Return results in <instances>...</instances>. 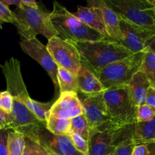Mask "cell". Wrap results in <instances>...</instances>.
Returning <instances> with one entry per match:
<instances>
[{"label":"cell","instance_id":"cell-5","mask_svg":"<svg viewBox=\"0 0 155 155\" xmlns=\"http://www.w3.org/2000/svg\"><path fill=\"white\" fill-rule=\"evenodd\" d=\"M120 19L155 33L154 5L150 0H104Z\"/></svg>","mask_w":155,"mask_h":155},{"label":"cell","instance_id":"cell-26","mask_svg":"<svg viewBox=\"0 0 155 155\" xmlns=\"http://www.w3.org/2000/svg\"><path fill=\"white\" fill-rule=\"evenodd\" d=\"M155 117V110L148 104L138 106L136 110V123L147 122Z\"/></svg>","mask_w":155,"mask_h":155},{"label":"cell","instance_id":"cell-33","mask_svg":"<svg viewBox=\"0 0 155 155\" xmlns=\"http://www.w3.org/2000/svg\"><path fill=\"white\" fill-rule=\"evenodd\" d=\"M131 155H149V150L146 144H139L133 147Z\"/></svg>","mask_w":155,"mask_h":155},{"label":"cell","instance_id":"cell-12","mask_svg":"<svg viewBox=\"0 0 155 155\" xmlns=\"http://www.w3.org/2000/svg\"><path fill=\"white\" fill-rule=\"evenodd\" d=\"M120 29L122 34L121 45L133 54L146 51L147 45L155 33L141 28L124 19L120 20Z\"/></svg>","mask_w":155,"mask_h":155},{"label":"cell","instance_id":"cell-21","mask_svg":"<svg viewBox=\"0 0 155 155\" xmlns=\"http://www.w3.org/2000/svg\"><path fill=\"white\" fill-rule=\"evenodd\" d=\"M45 129L55 136H68L72 132L71 121L48 116L45 123Z\"/></svg>","mask_w":155,"mask_h":155},{"label":"cell","instance_id":"cell-35","mask_svg":"<svg viewBox=\"0 0 155 155\" xmlns=\"http://www.w3.org/2000/svg\"><path fill=\"white\" fill-rule=\"evenodd\" d=\"M21 4L27 7L33 8H38L39 7V5L33 0H21Z\"/></svg>","mask_w":155,"mask_h":155},{"label":"cell","instance_id":"cell-2","mask_svg":"<svg viewBox=\"0 0 155 155\" xmlns=\"http://www.w3.org/2000/svg\"><path fill=\"white\" fill-rule=\"evenodd\" d=\"M5 76L7 91L13 99L24 104L38 119L45 124L53 101L48 103L39 102L30 97L21 71V63L15 58H11L4 64L0 65Z\"/></svg>","mask_w":155,"mask_h":155},{"label":"cell","instance_id":"cell-39","mask_svg":"<svg viewBox=\"0 0 155 155\" xmlns=\"http://www.w3.org/2000/svg\"><path fill=\"white\" fill-rule=\"evenodd\" d=\"M48 151H50V153H51V155H58L57 154H55V153H54V152H53V151H50V150H48Z\"/></svg>","mask_w":155,"mask_h":155},{"label":"cell","instance_id":"cell-32","mask_svg":"<svg viewBox=\"0 0 155 155\" xmlns=\"http://www.w3.org/2000/svg\"><path fill=\"white\" fill-rule=\"evenodd\" d=\"M145 104L155 110V86H151L148 89Z\"/></svg>","mask_w":155,"mask_h":155},{"label":"cell","instance_id":"cell-22","mask_svg":"<svg viewBox=\"0 0 155 155\" xmlns=\"http://www.w3.org/2000/svg\"><path fill=\"white\" fill-rule=\"evenodd\" d=\"M25 139L22 134L10 130L8 138L9 155H23L25 149Z\"/></svg>","mask_w":155,"mask_h":155},{"label":"cell","instance_id":"cell-37","mask_svg":"<svg viewBox=\"0 0 155 155\" xmlns=\"http://www.w3.org/2000/svg\"><path fill=\"white\" fill-rule=\"evenodd\" d=\"M147 49L155 53V36L148 41V45H147Z\"/></svg>","mask_w":155,"mask_h":155},{"label":"cell","instance_id":"cell-29","mask_svg":"<svg viewBox=\"0 0 155 155\" xmlns=\"http://www.w3.org/2000/svg\"><path fill=\"white\" fill-rule=\"evenodd\" d=\"M13 107V98L7 90L0 92V110L6 114L12 113Z\"/></svg>","mask_w":155,"mask_h":155},{"label":"cell","instance_id":"cell-36","mask_svg":"<svg viewBox=\"0 0 155 155\" xmlns=\"http://www.w3.org/2000/svg\"><path fill=\"white\" fill-rule=\"evenodd\" d=\"M2 2L9 8L10 5H15L16 7L21 5V0H1Z\"/></svg>","mask_w":155,"mask_h":155},{"label":"cell","instance_id":"cell-10","mask_svg":"<svg viewBox=\"0 0 155 155\" xmlns=\"http://www.w3.org/2000/svg\"><path fill=\"white\" fill-rule=\"evenodd\" d=\"M20 45L26 54L36 61L47 71L57 91L58 88L57 80L58 65L48 52L46 45H43L36 37L21 39Z\"/></svg>","mask_w":155,"mask_h":155},{"label":"cell","instance_id":"cell-23","mask_svg":"<svg viewBox=\"0 0 155 155\" xmlns=\"http://www.w3.org/2000/svg\"><path fill=\"white\" fill-rule=\"evenodd\" d=\"M139 71L146 76L151 86H155V53L148 49L145 51Z\"/></svg>","mask_w":155,"mask_h":155},{"label":"cell","instance_id":"cell-28","mask_svg":"<svg viewBox=\"0 0 155 155\" xmlns=\"http://www.w3.org/2000/svg\"><path fill=\"white\" fill-rule=\"evenodd\" d=\"M16 18L14 15L13 11L3 4L0 0V28H2L4 23H11L15 25Z\"/></svg>","mask_w":155,"mask_h":155},{"label":"cell","instance_id":"cell-4","mask_svg":"<svg viewBox=\"0 0 155 155\" xmlns=\"http://www.w3.org/2000/svg\"><path fill=\"white\" fill-rule=\"evenodd\" d=\"M16 18L15 26L17 27L21 39H31L38 34L47 39L58 37L57 32L50 21V13L41 8L27 7L21 4L13 11Z\"/></svg>","mask_w":155,"mask_h":155},{"label":"cell","instance_id":"cell-19","mask_svg":"<svg viewBox=\"0 0 155 155\" xmlns=\"http://www.w3.org/2000/svg\"><path fill=\"white\" fill-rule=\"evenodd\" d=\"M132 142L134 145L155 143V117L147 122L135 123Z\"/></svg>","mask_w":155,"mask_h":155},{"label":"cell","instance_id":"cell-25","mask_svg":"<svg viewBox=\"0 0 155 155\" xmlns=\"http://www.w3.org/2000/svg\"><path fill=\"white\" fill-rule=\"evenodd\" d=\"M23 155H51L45 147L30 139H25V149Z\"/></svg>","mask_w":155,"mask_h":155},{"label":"cell","instance_id":"cell-1","mask_svg":"<svg viewBox=\"0 0 155 155\" xmlns=\"http://www.w3.org/2000/svg\"><path fill=\"white\" fill-rule=\"evenodd\" d=\"M71 42L80 53L81 64L95 75L107 65L133 54L121 44L109 39L94 42Z\"/></svg>","mask_w":155,"mask_h":155},{"label":"cell","instance_id":"cell-18","mask_svg":"<svg viewBox=\"0 0 155 155\" xmlns=\"http://www.w3.org/2000/svg\"><path fill=\"white\" fill-rule=\"evenodd\" d=\"M149 80L141 71H138L129 84L130 96L136 107L145 104L148 89L151 86Z\"/></svg>","mask_w":155,"mask_h":155},{"label":"cell","instance_id":"cell-41","mask_svg":"<svg viewBox=\"0 0 155 155\" xmlns=\"http://www.w3.org/2000/svg\"><path fill=\"white\" fill-rule=\"evenodd\" d=\"M110 155H115V153H114V154H110Z\"/></svg>","mask_w":155,"mask_h":155},{"label":"cell","instance_id":"cell-16","mask_svg":"<svg viewBox=\"0 0 155 155\" xmlns=\"http://www.w3.org/2000/svg\"><path fill=\"white\" fill-rule=\"evenodd\" d=\"M88 7L79 5L77 12H74L73 15L78 18L81 22L89 28L98 32L108 39L106 33L105 27L102 20L101 10L94 5L88 3Z\"/></svg>","mask_w":155,"mask_h":155},{"label":"cell","instance_id":"cell-40","mask_svg":"<svg viewBox=\"0 0 155 155\" xmlns=\"http://www.w3.org/2000/svg\"><path fill=\"white\" fill-rule=\"evenodd\" d=\"M154 14H155V5L154 6Z\"/></svg>","mask_w":155,"mask_h":155},{"label":"cell","instance_id":"cell-30","mask_svg":"<svg viewBox=\"0 0 155 155\" xmlns=\"http://www.w3.org/2000/svg\"><path fill=\"white\" fill-rule=\"evenodd\" d=\"M134 145L131 139L123 140L117 147L115 155H131Z\"/></svg>","mask_w":155,"mask_h":155},{"label":"cell","instance_id":"cell-24","mask_svg":"<svg viewBox=\"0 0 155 155\" xmlns=\"http://www.w3.org/2000/svg\"><path fill=\"white\" fill-rule=\"evenodd\" d=\"M71 121V130L72 132L77 133L86 141H88L89 136V129L87 120L84 114L80 115L78 117L73 118Z\"/></svg>","mask_w":155,"mask_h":155},{"label":"cell","instance_id":"cell-15","mask_svg":"<svg viewBox=\"0 0 155 155\" xmlns=\"http://www.w3.org/2000/svg\"><path fill=\"white\" fill-rule=\"evenodd\" d=\"M87 2L99 8L107 37L110 40L120 44L122 41V34L120 29L119 23L120 18L119 16L107 5L104 0H90Z\"/></svg>","mask_w":155,"mask_h":155},{"label":"cell","instance_id":"cell-20","mask_svg":"<svg viewBox=\"0 0 155 155\" xmlns=\"http://www.w3.org/2000/svg\"><path fill=\"white\" fill-rule=\"evenodd\" d=\"M57 80L60 94L64 92H78L77 76L61 67L58 66Z\"/></svg>","mask_w":155,"mask_h":155},{"label":"cell","instance_id":"cell-9","mask_svg":"<svg viewBox=\"0 0 155 155\" xmlns=\"http://www.w3.org/2000/svg\"><path fill=\"white\" fill-rule=\"evenodd\" d=\"M46 47L58 66L65 68L77 76L81 68V59L79 51L70 41L52 37L48 40Z\"/></svg>","mask_w":155,"mask_h":155},{"label":"cell","instance_id":"cell-3","mask_svg":"<svg viewBox=\"0 0 155 155\" xmlns=\"http://www.w3.org/2000/svg\"><path fill=\"white\" fill-rule=\"evenodd\" d=\"M50 21L58 36L71 42H94L107 39L98 32L85 25L58 2H53Z\"/></svg>","mask_w":155,"mask_h":155},{"label":"cell","instance_id":"cell-17","mask_svg":"<svg viewBox=\"0 0 155 155\" xmlns=\"http://www.w3.org/2000/svg\"><path fill=\"white\" fill-rule=\"evenodd\" d=\"M77 81L78 88L77 93L91 95L105 91L96 75L83 64H81V68L77 74Z\"/></svg>","mask_w":155,"mask_h":155},{"label":"cell","instance_id":"cell-7","mask_svg":"<svg viewBox=\"0 0 155 155\" xmlns=\"http://www.w3.org/2000/svg\"><path fill=\"white\" fill-rule=\"evenodd\" d=\"M145 54V51L135 53L101 69L96 77L105 90L113 87L129 86L133 76L139 71Z\"/></svg>","mask_w":155,"mask_h":155},{"label":"cell","instance_id":"cell-31","mask_svg":"<svg viewBox=\"0 0 155 155\" xmlns=\"http://www.w3.org/2000/svg\"><path fill=\"white\" fill-rule=\"evenodd\" d=\"M10 130H0V155H9L8 138Z\"/></svg>","mask_w":155,"mask_h":155},{"label":"cell","instance_id":"cell-6","mask_svg":"<svg viewBox=\"0 0 155 155\" xmlns=\"http://www.w3.org/2000/svg\"><path fill=\"white\" fill-rule=\"evenodd\" d=\"M103 96L114 124L124 128L136 123L137 107L130 96L129 86L106 89Z\"/></svg>","mask_w":155,"mask_h":155},{"label":"cell","instance_id":"cell-11","mask_svg":"<svg viewBox=\"0 0 155 155\" xmlns=\"http://www.w3.org/2000/svg\"><path fill=\"white\" fill-rule=\"evenodd\" d=\"M83 95L84 97L82 99L79 98L83 104L84 115L90 130H94L107 123L112 122L104 101L103 92L95 95Z\"/></svg>","mask_w":155,"mask_h":155},{"label":"cell","instance_id":"cell-34","mask_svg":"<svg viewBox=\"0 0 155 155\" xmlns=\"http://www.w3.org/2000/svg\"><path fill=\"white\" fill-rule=\"evenodd\" d=\"M9 130V119L8 114H5L0 110V130Z\"/></svg>","mask_w":155,"mask_h":155},{"label":"cell","instance_id":"cell-14","mask_svg":"<svg viewBox=\"0 0 155 155\" xmlns=\"http://www.w3.org/2000/svg\"><path fill=\"white\" fill-rule=\"evenodd\" d=\"M39 144L58 155H84L77 151L68 136H55L46 129L41 132Z\"/></svg>","mask_w":155,"mask_h":155},{"label":"cell","instance_id":"cell-38","mask_svg":"<svg viewBox=\"0 0 155 155\" xmlns=\"http://www.w3.org/2000/svg\"><path fill=\"white\" fill-rule=\"evenodd\" d=\"M147 145L149 150V155H155V143L148 144Z\"/></svg>","mask_w":155,"mask_h":155},{"label":"cell","instance_id":"cell-13","mask_svg":"<svg viewBox=\"0 0 155 155\" xmlns=\"http://www.w3.org/2000/svg\"><path fill=\"white\" fill-rule=\"evenodd\" d=\"M82 114H84V110L78 94L68 92L60 94L57 101L53 103L48 116L59 119L71 120Z\"/></svg>","mask_w":155,"mask_h":155},{"label":"cell","instance_id":"cell-8","mask_svg":"<svg viewBox=\"0 0 155 155\" xmlns=\"http://www.w3.org/2000/svg\"><path fill=\"white\" fill-rule=\"evenodd\" d=\"M126 127L120 128L110 122L90 130L87 141L89 155H110L115 153L117 147L124 140L123 135Z\"/></svg>","mask_w":155,"mask_h":155},{"label":"cell","instance_id":"cell-27","mask_svg":"<svg viewBox=\"0 0 155 155\" xmlns=\"http://www.w3.org/2000/svg\"><path fill=\"white\" fill-rule=\"evenodd\" d=\"M68 136L70 138L73 145L77 148V151H79L84 155H89V148H88L87 141L85 140L83 137H81L80 135L74 133V132H71Z\"/></svg>","mask_w":155,"mask_h":155}]
</instances>
